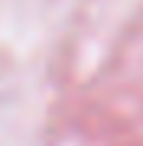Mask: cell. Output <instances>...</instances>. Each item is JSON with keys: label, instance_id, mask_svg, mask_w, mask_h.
Listing matches in <instances>:
<instances>
[]
</instances>
